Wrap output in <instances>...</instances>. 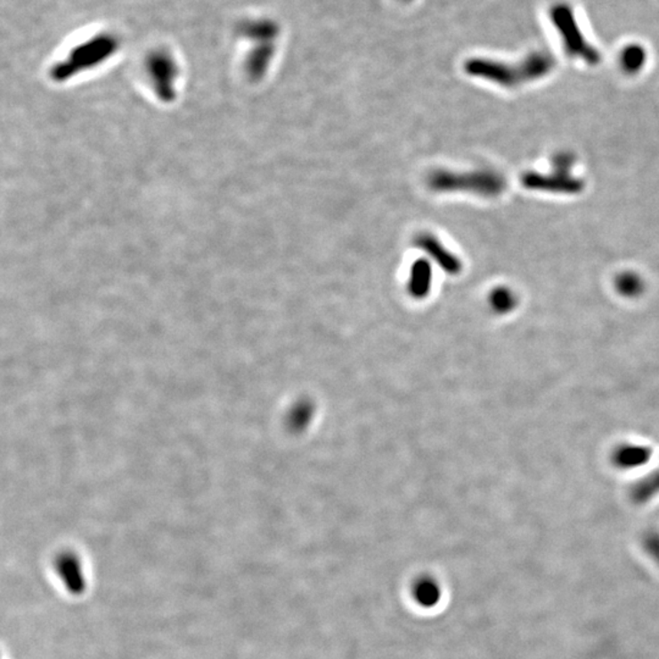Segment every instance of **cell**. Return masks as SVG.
<instances>
[{
    "mask_svg": "<svg viewBox=\"0 0 659 659\" xmlns=\"http://www.w3.org/2000/svg\"><path fill=\"white\" fill-rule=\"evenodd\" d=\"M573 164H574V158H573L572 154L569 153L558 154V156L555 158V161H553L555 171H560V173L566 174H569L570 167H573Z\"/></svg>",
    "mask_w": 659,
    "mask_h": 659,
    "instance_id": "cell-17",
    "label": "cell"
},
{
    "mask_svg": "<svg viewBox=\"0 0 659 659\" xmlns=\"http://www.w3.org/2000/svg\"><path fill=\"white\" fill-rule=\"evenodd\" d=\"M652 456L651 448L640 444H622L613 453L612 460L621 469H634L645 466Z\"/></svg>",
    "mask_w": 659,
    "mask_h": 659,
    "instance_id": "cell-7",
    "label": "cell"
},
{
    "mask_svg": "<svg viewBox=\"0 0 659 659\" xmlns=\"http://www.w3.org/2000/svg\"><path fill=\"white\" fill-rule=\"evenodd\" d=\"M549 18L560 38L563 47L570 58L580 59L589 65H598L601 61V54L598 48L585 38L584 33L576 21L574 10L566 3H557L549 10Z\"/></svg>",
    "mask_w": 659,
    "mask_h": 659,
    "instance_id": "cell-2",
    "label": "cell"
},
{
    "mask_svg": "<svg viewBox=\"0 0 659 659\" xmlns=\"http://www.w3.org/2000/svg\"><path fill=\"white\" fill-rule=\"evenodd\" d=\"M427 184L437 193H470L484 198L499 197L507 189L503 175L490 169L468 173L440 169L428 175Z\"/></svg>",
    "mask_w": 659,
    "mask_h": 659,
    "instance_id": "cell-1",
    "label": "cell"
},
{
    "mask_svg": "<svg viewBox=\"0 0 659 659\" xmlns=\"http://www.w3.org/2000/svg\"><path fill=\"white\" fill-rule=\"evenodd\" d=\"M518 299L512 289L507 288H497L490 293V305L499 314H507L517 306Z\"/></svg>",
    "mask_w": 659,
    "mask_h": 659,
    "instance_id": "cell-13",
    "label": "cell"
},
{
    "mask_svg": "<svg viewBox=\"0 0 659 659\" xmlns=\"http://www.w3.org/2000/svg\"><path fill=\"white\" fill-rule=\"evenodd\" d=\"M659 493V469L652 473L650 476L641 480L631 491L632 500L636 503L647 502Z\"/></svg>",
    "mask_w": 659,
    "mask_h": 659,
    "instance_id": "cell-14",
    "label": "cell"
},
{
    "mask_svg": "<svg viewBox=\"0 0 659 659\" xmlns=\"http://www.w3.org/2000/svg\"><path fill=\"white\" fill-rule=\"evenodd\" d=\"M524 70H525L527 81L540 80L545 77L555 68V58L549 53L537 51L527 55L522 61Z\"/></svg>",
    "mask_w": 659,
    "mask_h": 659,
    "instance_id": "cell-9",
    "label": "cell"
},
{
    "mask_svg": "<svg viewBox=\"0 0 659 659\" xmlns=\"http://www.w3.org/2000/svg\"><path fill=\"white\" fill-rule=\"evenodd\" d=\"M522 183L529 190L542 191V192L575 194L582 192L584 183L582 180L570 176L569 174L555 171L551 175L536 173L525 174Z\"/></svg>",
    "mask_w": 659,
    "mask_h": 659,
    "instance_id": "cell-4",
    "label": "cell"
},
{
    "mask_svg": "<svg viewBox=\"0 0 659 659\" xmlns=\"http://www.w3.org/2000/svg\"><path fill=\"white\" fill-rule=\"evenodd\" d=\"M55 566H57L62 584L71 595L80 596L85 591L87 582H85L84 566L77 556L74 553H64L59 556Z\"/></svg>",
    "mask_w": 659,
    "mask_h": 659,
    "instance_id": "cell-6",
    "label": "cell"
},
{
    "mask_svg": "<svg viewBox=\"0 0 659 659\" xmlns=\"http://www.w3.org/2000/svg\"><path fill=\"white\" fill-rule=\"evenodd\" d=\"M314 417V405L308 400H303L295 404L289 414V427L293 433H301L309 427Z\"/></svg>",
    "mask_w": 659,
    "mask_h": 659,
    "instance_id": "cell-11",
    "label": "cell"
},
{
    "mask_svg": "<svg viewBox=\"0 0 659 659\" xmlns=\"http://www.w3.org/2000/svg\"><path fill=\"white\" fill-rule=\"evenodd\" d=\"M433 285V269L425 259L417 260L411 265L408 291L415 299H424L431 291Z\"/></svg>",
    "mask_w": 659,
    "mask_h": 659,
    "instance_id": "cell-8",
    "label": "cell"
},
{
    "mask_svg": "<svg viewBox=\"0 0 659 659\" xmlns=\"http://www.w3.org/2000/svg\"><path fill=\"white\" fill-rule=\"evenodd\" d=\"M644 545L648 555H650L659 565V533H648V535L645 537Z\"/></svg>",
    "mask_w": 659,
    "mask_h": 659,
    "instance_id": "cell-16",
    "label": "cell"
},
{
    "mask_svg": "<svg viewBox=\"0 0 659 659\" xmlns=\"http://www.w3.org/2000/svg\"><path fill=\"white\" fill-rule=\"evenodd\" d=\"M466 71L476 77L484 78L506 88L518 87L527 82L522 62L513 66L506 62L491 61V59H471L467 61Z\"/></svg>",
    "mask_w": 659,
    "mask_h": 659,
    "instance_id": "cell-3",
    "label": "cell"
},
{
    "mask_svg": "<svg viewBox=\"0 0 659 659\" xmlns=\"http://www.w3.org/2000/svg\"><path fill=\"white\" fill-rule=\"evenodd\" d=\"M647 61V52L639 43H631L622 48L619 62L625 74L635 75L641 71Z\"/></svg>",
    "mask_w": 659,
    "mask_h": 659,
    "instance_id": "cell-10",
    "label": "cell"
},
{
    "mask_svg": "<svg viewBox=\"0 0 659 659\" xmlns=\"http://www.w3.org/2000/svg\"><path fill=\"white\" fill-rule=\"evenodd\" d=\"M415 246L427 253L444 273L450 275H458L463 269L461 260L454 253L448 250L443 243L433 233H421L415 240Z\"/></svg>",
    "mask_w": 659,
    "mask_h": 659,
    "instance_id": "cell-5",
    "label": "cell"
},
{
    "mask_svg": "<svg viewBox=\"0 0 659 659\" xmlns=\"http://www.w3.org/2000/svg\"><path fill=\"white\" fill-rule=\"evenodd\" d=\"M414 598L424 607H433L441 598V590L437 582L430 578H421L415 582Z\"/></svg>",
    "mask_w": 659,
    "mask_h": 659,
    "instance_id": "cell-12",
    "label": "cell"
},
{
    "mask_svg": "<svg viewBox=\"0 0 659 659\" xmlns=\"http://www.w3.org/2000/svg\"><path fill=\"white\" fill-rule=\"evenodd\" d=\"M615 288L624 297H638L644 291V281L638 273H624L618 276Z\"/></svg>",
    "mask_w": 659,
    "mask_h": 659,
    "instance_id": "cell-15",
    "label": "cell"
}]
</instances>
